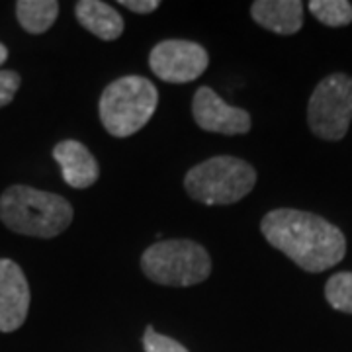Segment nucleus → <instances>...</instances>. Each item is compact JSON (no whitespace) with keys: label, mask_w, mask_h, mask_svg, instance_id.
Instances as JSON below:
<instances>
[{"label":"nucleus","mask_w":352,"mask_h":352,"mask_svg":"<svg viewBox=\"0 0 352 352\" xmlns=\"http://www.w3.org/2000/svg\"><path fill=\"white\" fill-rule=\"evenodd\" d=\"M264 239L305 272H323L344 258L346 239L339 227L319 215L280 208L261 221Z\"/></svg>","instance_id":"f257e3e1"},{"label":"nucleus","mask_w":352,"mask_h":352,"mask_svg":"<svg viewBox=\"0 0 352 352\" xmlns=\"http://www.w3.org/2000/svg\"><path fill=\"white\" fill-rule=\"evenodd\" d=\"M73 206L59 194L16 184L0 196V221L14 233L51 239L73 221Z\"/></svg>","instance_id":"f03ea898"},{"label":"nucleus","mask_w":352,"mask_h":352,"mask_svg":"<svg viewBox=\"0 0 352 352\" xmlns=\"http://www.w3.org/2000/svg\"><path fill=\"white\" fill-rule=\"evenodd\" d=\"M159 104V92L149 78L120 76L102 92L98 112L104 129L113 138H129L149 124Z\"/></svg>","instance_id":"7ed1b4c3"},{"label":"nucleus","mask_w":352,"mask_h":352,"mask_svg":"<svg viewBox=\"0 0 352 352\" xmlns=\"http://www.w3.org/2000/svg\"><path fill=\"white\" fill-rule=\"evenodd\" d=\"M256 184V170L237 157L219 155L192 166L184 188L192 200L206 206H229L241 201Z\"/></svg>","instance_id":"20e7f679"},{"label":"nucleus","mask_w":352,"mask_h":352,"mask_svg":"<svg viewBox=\"0 0 352 352\" xmlns=\"http://www.w3.org/2000/svg\"><path fill=\"white\" fill-rule=\"evenodd\" d=\"M141 270L155 284L186 288L210 278L212 258L196 241H159L141 254Z\"/></svg>","instance_id":"39448f33"},{"label":"nucleus","mask_w":352,"mask_h":352,"mask_svg":"<svg viewBox=\"0 0 352 352\" xmlns=\"http://www.w3.org/2000/svg\"><path fill=\"white\" fill-rule=\"evenodd\" d=\"M352 122V76L333 73L325 76L307 104V124L325 141H340Z\"/></svg>","instance_id":"423d86ee"},{"label":"nucleus","mask_w":352,"mask_h":352,"mask_svg":"<svg viewBox=\"0 0 352 352\" xmlns=\"http://www.w3.org/2000/svg\"><path fill=\"white\" fill-rule=\"evenodd\" d=\"M210 65L206 47L188 39H164L149 53L153 75L168 85L192 82L204 75Z\"/></svg>","instance_id":"0eeeda50"},{"label":"nucleus","mask_w":352,"mask_h":352,"mask_svg":"<svg viewBox=\"0 0 352 352\" xmlns=\"http://www.w3.org/2000/svg\"><path fill=\"white\" fill-rule=\"evenodd\" d=\"M192 116L194 122L210 133L241 135L251 131V113L243 108L229 106L210 87L196 90L192 100Z\"/></svg>","instance_id":"6e6552de"},{"label":"nucleus","mask_w":352,"mask_h":352,"mask_svg":"<svg viewBox=\"0 0 352 352\" xmlns=\"http://www.w3.org/2000/svg\"><path fill=\"white\" fill-rule=\"evenodd\" d=\"M30 286L20 264L0 258V331L12 333L24 325L30 309Z\"/></svg>","instance_id":"1a4fd4ad"},{"label":"nucleus","mask_w":352,"mask_h":352,"mask_svg":"<svg viewBox=\"0 0 352 352\" xmlns=\"http://www.w3.org/2000/svg\"><path fill=\"white\" fill-rule=\"evenodd\" d=\"M53 159L61 166L65 182L76 190L90 188L98 176L100 166L87 145H82L76 139H65L53 147Z\"/></svg>","instance_id":"9d476101"},{"label":"nucleus","mask_w":352,"mask_h":352,"mask_svg":"<svg viewBox=\"0 0 352 352\" xmlns=\"http://www.w3.org/2000/svg\"><path fill=\"white\" fill-rule=\"evenodd\" d=\"M251 16L256 24L280 36L298 34L303 25V4L300 0H256Z\"/></svg>","instance_id":"9b49d317"},{"label":"nucleus","mask_w":352,"mask_h":352,"mask_svg":"<svg viewBox=\"0 0 352 352\" xmlns=\"http://www.w3.org/2000/svg\"><path fill=\"white\" fill-rule=\"evenodd\" d=\"M75 16L78 24L102 41H113L124 34V18L110 4L100 0L76 2Z\"/></svg>","instance_id":"f8f14e48"},{"label":"nucleus","mask_w":352,"mask_h":352,"mask_svg":"<svg viewBox=\"0 0 352 352\" xmlns=\"http://www.w3.org/2000/svg\"><path fill=\"white\" fill-rule=\"evenodd\" d=\"M18 22L28 34H43L55 24L59 16V2L55 0H18Z\"/></svg>","instance_id":"ddd939ff"},{"label":"nucleus","mask_w":352,"mask_h":352,"mask_svg":"<svg viewBox=\"0 0 352 352\" xmlns=\"http://www.w3.org/2000/svg\"><path fill=\"white\" fill-rule=\"evenodd\" d=\"M307 8L329 28H342L352 22V4L346 0H311Z\"/></svg>","instance_id":"4468645a"},{"label":"nucleus","mask_w":352,"mask_h":352,"mask_svg":"<svg viewBox=\"0 0 352 352\" xmlns=\"http://www.w3.org/2000/svg\"><path fill=\"white\" fill-rule=\"evenodd\" d=\"M325 298L333 309L352 315V272H339L329 278Z\"/></svg>","instance_id":"2eb2a0df"},{"label":"nucleus","mask_w":352,"mask_h":352,"mask_svg":"<svg viewBox=\"0 0 352 352\" xmlns=\"http://www.w3.org/2000/svg\"><path fill=\"white\" fill-rule=\"evenodd\" d=\"M143 346H145V352H188V349L182 346L178 340L164 337L161 333H157L153 327L145 329Z\"/></svg>","instance_id":"dca6fc26"},{"label":"nucleus","mask_w":352,"mask_h":352,"mask_svg":"<svg viewBox=\"0 0 352 352\" xmlns=\"http://www.w3.org/2000/svg\"><path fill=\"white\" fill-rule=\"evenodd\" d=\"M20 85L22 76L16 71H0V108L8 106L14 100Z\"/></svg>","instance_id":"f3484780"},{"label":"nucleus","mask_w":352,"mask_h":352,"mask_svg":"<svg viewBox=\"0 0 352 352\" xmlns=\"http://www.w3.org/2000/svg\"><path fill=\"white\" fill-rule=\"evenodd\" d=\"M120 6L129 8L135 14H149L155 12L161 6V2L159 0H120Z\"/></svg>","instance_id":"a211bd4d"},{"label":"nucleus","mask_w":352,"mask_h":352,"mask_svg":"<svg viewBox=\"0 0 352 352\" xmlns=\"http://www.w3.org/2000/svg\"><path fill=\"white\" fill-rule=\"evenodd\" d=\"M6 59H8V50L4 43H0V67L6 63Z\"/></svg>","instance_id":"6ab92c4d"}]
</instances>
